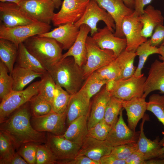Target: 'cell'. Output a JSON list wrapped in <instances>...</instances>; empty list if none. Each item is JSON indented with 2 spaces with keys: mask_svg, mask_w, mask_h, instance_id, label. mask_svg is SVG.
<instances>
[{
  "mask_svg": "<svg viewBox=\"0 0 164 164\" xmlns=\"http://www.w3.org/2000/svg\"><path fill=\"white\" fill-rule=\"evenodd\" d=\"M31 115L29 101L0 123V130L9 136L17 150L26 143L32 142L42 144L46 142V135L45 133L36 130L32 125Z\"/></svg>",
  "mask_w": 164,
  "mask_h": 164,
  "instance_id": "6da1fadb",
  "label": "cell"
},
{
  "mask_svg": "<svg viewBox=\"0 0 164 164\" xmlns=\"http://www.w3.org/2000/svg\"><path fill=\"white\" fill-rule=\"evenodd\" d=\"M56 84L64 88L70 95L81 89L85 80L82 68L72 56L61 59L47 70Z\"/></svg>",
  "mask_w": 164,
  "mask_h": 164,
  "instance_id": "7a4b0ae2",
  "label": "cell"
},
{
  "mask_svg": "<svg viewBox=\"0 0 164 164\" xmlns=\"http://www.w3.org/2000/svg\"><path fill=\"white\" fill-rule=\"evenodd\" d=\"M23 43L27 50L47 70L62 58V48L53 38L35 35L28 38Z\"/></svg>",
  "mask_w": 164,
  "mask_h": 164,
  "instance_id": "3957f363",
  "label": "cell"
},
{
  "mask_svg": "<svg viewBox=\"0 0 164 164\" xmlns=\"http://www.w3.org/2000/svg\"><path fill=\"white\" fill-rule=\"evenodd\" d=\"M50 24L38 22L24 25L7 27L2 24L0 26V39L8 40L17 46L29 37L49 32Z\"/></svg>",
  "mask_w": 164,
  "mask_h": 164,
  "instance_id": "277c9868",
  "label": "cell"
},
{
  "mask_svg": "<svg viewBox=\"0 0 164 164\" xmlns=\"http://www.w3.org/2000/svg\"><path fill=\"white\" fill-rule=\"evenodd\" d=\"M86 47L87 62L82 67L85 80L91 74L108 64L116 58L112 51L100 48L90 36L87 37Z\"/></svg>",
  "mask_w": 164,
  "mask_h": 164,
  "instance_id": "5b68a950",
  "label": "cell"
},
{
  "mask_svg": "<svg viewBox=\"0 0 164 164\" xmlns=\"http://www.w3.org/2000/svg\"><path fill=\"white\" fill-rule=\"evenodd\" d=\"M40 80L34 82L25 89L12 91L2 99L0 104V123L7 118L14 111L39 94Z\"/></svg>",
  "mask_w": 164,
  "mask_h": 164,
  "instance_id": "8992f818",
  "label": "cell"
},
{
  "mask_svg": "<svg viewBox=\"0 0 164 164\" xmlns=\"http://www.w3.org/2000/svg\"><path fill=\"white\" fill-rule=\"evenodd\" d=\"M146 78L142 73L138 77L133 75L126 79L115 80L110 92L112 96L123 101L142 97Z\"/></svg>",
  "mask_w": 164,
  "mask_h": 164,
  "instance_id": "52a82bcc",
  "label": "cell"
},
{
  "mask_svg": "<svg viewBox=\"0 0 164 164\" xmlns=\"http://www.w3.org/2000/svg\"><path fill=\"white\" fill-rule=\"evenodd\" d=\"M100 21L104 22L106 26L114 33L115 25L111 16L104 9L100 7L96 2L90 0L83 15L74 24L79 27L83 24L88 26L92 36L97 32V24Z\"/></svg>",
  "mask_w": 164,
  "mask_h": 164,
  "instance_id": "ba28073f",
  "label": "cell"
},
{
  "mask_svg": "<svg viewBox=\"0 0 164 164\" xmlns=\"http://www.w3.org/2000/svg\"><path fill=\"white\" fill-rule=\"evenodd\" d=\"M90 0H64L61 7L55 13L52 22L55 26L74 24L83 15Z\"/></svg>",
  "mask_w": 164,
  "mask_h": 164,
  "instance_id": "9c48e42d",
  "label": "cell"
},
{
  "mask_svg": "<svg viewBox=\"0 0 164 164\" xmlns=\"http://www.w3.org/2000/svg\"><path fill=\"white\" fill-rule=\"evenodd\" d=\"M19 5L35 21L50 24L55 13V5L51 0H21Z\"/></svg>",
  "mask_w": 164,
  "mask_h": 164,
  "instance_id": "30bf717a",
  "label": "cell"
},
{
  "mask_svg": "<svg viewBox=\"0 0 164 164\" xmlns=\"http://www.w3.org/2000/svg\"><path fill=\"white\" fill-rule=\"evenodd\" d=\"M45 144L50 150L57 161L74 159L78 155L81 146L66 138L63 135L48 133Z\"/></svg>",
  "mask_w": 164,
  "mask_h": 164,
  "instance_id": "8fae6325",
  "label": "cell"
},
{
  "mask_svg": "<svg viewBox=\"0 0 164 164\" xmlns=\"http://www.w3.org/2000/svg\"><path fill=\"white\" fill-rule=\"evenodd\" d=\"M143 26L134 11L131 15L124 18L121 29L127 42L125 50L135 52L141 44L147 40V38L141 34Z\"/></svg>",
  "mask_w": 164,
  "mask_h": 164,
  "instance_id": "7c38bea8",
  "label": "cell"
},
{
  "mask_svg": "<svg viewBox=\"0 0 164 164\" xmlns=\"http://www.w3.org/2000/svg\"><path fill=\"white\" fill-rule=\"evenodd\" d=\"M66 118V112L58 114L52 111L42 116H32L30 122L33 128L38 132L61 135L64 131Z\"/></svg>",
  "mask_w": 164,
  "mask_h": 164,
  "instance_id": "4fadbf2b",
  "label": "cell"
},
{
  "mask_svg": "<svg viewBox=\"0 0 164 164\" xmlns=\"http://www.w3.org/2000/svg\"><path fill=\"white\" fill-rule=\"evenodd\" d=\"M124 109L121 110L117 122L111 128L104 141L109 146L113 147L137 142L138 140L140 131H134L126 125L123 117Z\"/></svg>",
  "mask_w": 164,
  "mask_h": 164,
  "instance_id": "5bb4252c",
  "label": "cell"
},
{
  "mask_svg": "<svg viewBox=\"0 0 164 164\" xmlns=\"http://www.w3.org/2000/svg\"><path fill=\"white\" fill-rule=\"evenodd\" d=\"M0 19L4 26L12 27L26 25L37 22L25 12L18 4L1 2Z\"/></svg>",
  "mask_w": 164,
  "mask_h": 164,
  "instance_id": "9a60e30c",
  "label": "cell"
},
{
  "mask_svg": "<svg viewBox=\"0 0 164 164\" xmlns=\"http://www.w3.org/2000/svg\"><path fill=\"white\" fill-rule=\"evenodd\" d=\"M101 8L104 9L111 16L115 25L114 35L118 37L124 38L121 29V24L124 18L134 12L124 3L122 0H93Z\"/></svg>",
  "mask_w": 164,
  "mask_h": 164,
  "instance_id": "2e32d148",
  "label": "cell"
},
{
  "mask_svg": "<svg viewBox=\"0 0 164 164\" xmlns=\"http://www.w3.org/2000/svg\"><path fill=\"white\" fill-rule=\"evenodd\" d=\"M92 37L100 48L112 51L116 57L125 50L126 47L127 42L125 38L115 36L114 33L107 26L98 29L97 32Z\"/></svg>",
  "mask_w": 164,
  "mask_h": 164,
  "instance_id": "e0dca14e",
  "label": "cell"
},
{
  "mask_svg": "<svg viewBox=\"0 0 164 164\" xmlns=\"http://www.w3.org/2000/svg\"><path fill=\"white\" fill-rule=\"evenodd\" d=\"M79 28L74 24L68 23L60 25L52 31L39 35L53 38L60 44L63 50H68L76 40Z\"/></svg>",
  "mask_w": 164,
  "mask_h": 164,
  "instance_id": "ac0fdd59",
  "label": "cell"
},
{
  "mask_svg": "<svg viewBox=\"0 0 164 164\" xmlns=\"http://www.w3.org/2000/svg\"><path fill=\"white\" fill-rule=\"evenodd\" d=\"M90 100L80 90L75 94L70 95L66 111L68 125L80 116H88L91 108Z\"/></svg>",
  "mask_w": 164,
  "mask_h": 164,
  "instance_id": "d6986e66",
  "label": "cell"
},
{
  "mask_svg": "<svg viewBox=\"0 0 164 164\" xmlns=\"http://www.w3.org/2000/svg\"><path fill=\"white\" fill-rule=\"evenodd\" d=\"M90 32L91 29L88 26L85 24L81 25L76 40L67 51L63 54L61 59L72 56L77 64L82 67L87 62L86 42Z\"/></svg>",
  "mask_w": 164,
  "mask_h": 164,
  "instance_id": "ffe728a7",
  "label": "cell"
},
{
  "mask_svg": "<svg viewBox=\"0 0 164 164\" xmlns=\"http://www.w3.org/2000/svg\"><path fill=\"white\" fill-rule=\"evenodd\" d=\"M155 90L164 93V62L157 59L151 65L145 82L143 96L146 98Z\"/></svg>",
  "mask_w": 164,
  "mask_h": 164,
  "instance_id": "44dd1931",
  "label": "cell"
},
{
  "mask_svg": "<svg viewBox=\"0 0 164 164\" xmlns=\"http://www.w3.org/2000/svg\"><path fill=\"white\" fill-rule=\"evenodd\" d=\"M111 96L105 86L95 96L88 118V129L104 118L107 104Z\"/></svg>",
  "mask_w": 164,
  "mask_h": 164,
  "instance_id": "7402d4cb",
  "label": "cell"
},
{
  "mask_svg": "<svg viewBox=\"0 0 164 164\" xmlns=\"http://www.w3.org/2000/svg\"><path fill=\"white\" fill-rule=\"evenodd\" d=\"M145 98L142 96L129 101L122 100L123 108L125 110L127 116L128 126L134 131H135L138 123L143 118L147 110Z\"/></svg>",
  "mask_w": 164,
  "mask_h": 164,
  "instance_id": "603a6c76",
  "label": "cell"
},
{
  "mask_svg": "<svg viewBox=\"0 0 164 164\" xmlns=\"http://www.w3.org/2000/svg\"><path fill=\"white\" fill-rule=\"evenodd\" d=\"M112 147L107 145L104 141L98 140L88 135L81 146L77 155H84L99 162L102 157L111 153Z\"/></svg>",
  "mask_w": 164,
  "mask_h": 164,
  "instance_id": "cb8c5ba5",
  "label": "cell"
},
{
  "mask_svg": "<svg viewBox=\"0 0 164 164\" xmlns=\"http://www.w3.org/2000/svg\"><path fill=\"white\" fill-rule=\"evenodd\" d=\"M138 19L143 26L141 34L147 38L151 36L156 27L163 25L164 18L160 10L149 5L144 9L143 13L138 16Z\"/></svg>",
  "mask_w": 164,
  "mask_h": 164,
  "instance_id": "d4e9b609",
  "label": "cell"
},
{
  "mask_svg": "<svg viewBox=\"0 0 164 164\" xmlns=\"http://www.w3.org/2000/svg\"><path fill=\"white\" fill-rule=\"evenodd\" d=\"M147 119L144 116L140 126V135L137 142L138 150L142 155L145 160L159 157V152L162 147L158 137L152 141L148 138L144 131V125Z\"/></svg>",
  "mask_w": 164,
  "mask_h": 164,
  "instance_id": "484cf974",
  "label": "cell"
},
{
  "mask_svg": "<svg viewBox=\"0 0 164 164\" xmlns=\"http://www.w3.org/2000/svg\"><path fill=\"white\" fill-rule=\"evenodd\" d=\"M88 116H80L73 121L63 135L81 146L88 136Z\"/></svg>",
  "mask_w": 164,
  "mask_h": 164,
  "instance_id": "4316f807",
  "label": "cell"
},
{
  "mask_svg": "<svg viewBox=\"0 0 164 164\" xmlns=\"http://www.w3.org/2000/svg\"><path fill=\"white\" fill-rule=\"evenodd\" d=\"M43 74L16 65L10 74L13 79V91L23 90L27 85L36 78H41Z\"/></svg>",
  "mask_w": 164,
  "mask_h": 164,
  "instance_id": "83f0119b",
  "label": "cell"
},
{
  "mask_svg": "<svg viewBox=\"0 0 164 164\" xmlns=\"http://www.w3.org/2000/svg\"><path fill=\"white\" fill-rule=\"evenodd\" d=\"M16 65L35 72L44 74L48 72L46 69L27 50L23 43L18 46Z\"/></svg>",
  "mask_w": 164,
  "mask_h": 164,
  "instance_id": "f1b7e54d",
  "label": "cell"
},
{
  "mask_svg": "<svg viewBox=\"0 0 164 164\" xmlns=\"http://www.w3.org/2000/svg\"><path fill=\"white\" fill-rule=\"evenodd\" d=\"M18 53V46L12 42L0 39V59L8 68L10 74L12 71Z\"/></svg>",
  "mask_w": 164,
  "mask_h": 164,
  "instance_id": "f546056e",
  "label": "cell"
},
{
  "mask_svg": "<svg viewBox=\"0 0 164 164\" xmlns=\"http://www.w3.org/2000/svg\"><path fill=\"white\" fill-rule=\"evenodd\" d=\"M135 52L125 50L115 59L121 71V79H126L132 76L137 67L134 64Z\"/></svg>",
  "mask_w": 164,
  "mask_h": 164,
  "instance_id": "4dcf8cb0",
  "label": "cell"
},
{
  "mask_svg": "<svg viewBox=\"0 0 164 164\" xmlns=\"http://www.w3.org/2000/svg\"><path fill=\"white\" fill-rule=\"evenodd\" d=\"M147 110L154 114L164 128V95L154 94L150 96L147 102ZM162 133L163 137L159 141L161 147L164 146V131Z\"/></svg>",
  "mask_w": 164,
  "mask_h": 164,
  "instance_id": "1f68e13d",
  "label": "cell"
},
{
  "mask_svg": "<svg viewBox=\"0 0 164 164\" xmlns=\"http://www.w3.org/2000/svg\"><path fill=\"white\" fill-rule=\"evenodd\" d=\"M135 53L138 56L139 61L138 66L133 75L136 77L141 76L142 70L148 57L151 55L159 53V47L152 46L149 39L141 44L137 48Z\"/></svg>",
  "mask_w": 164,
  "mask_h": 164,
  "instance_id": "d6a6232c",
  "label": "cell"
},
{
  "mask_svg": "<svg viewBox=\"0 0 164 164\" xmlns=\"http://www.w3.org/2000/svg\"><path fill=\"white\" fill-rule=\"evenodd\" d=\"M108 81L101 79L94 72L86 78L80 90L90 99L101 91Z\"/></svg>",
  "mask_w": 164,
  "mask_h": 164,
  "instance_id": "836d02e7",
  "label": "cell"
},
{
  "mask_svg": "<svg viewBox=\"0 0 164 164\" xmlns=\"http://www.w3.org/2000/svg\"><path fill=\"white\" fill-rule=\"evenodd\" d=\"M40 78L38 94L51 104L56 91V84L48 71Z\"/></svg>",
  "mask_w": 164,
  "mask_h": 164,
  "instance_id": "e575fe53",
  "label": "cell"
},
{
  "mask_svg": "<svg viewBox=\"0 0 164 164\" xmlns=\"http://www.w3.org/2000/svg\"><path fill=\"white\" fill-rule=\"evenodd\" d=\"M123 108L122 100L111 96L107 104L104 118L111 128L117 122L118 116Z\"/></svg>",
  "mask_w": 164,
  "mask_h": 164,
  "instance_id": "d590c367",
  "label": "cell"
},
{
  "mask_svg": "<svg viewBox=\"0 0 164 164\" xmlns=\"http://www.w3.org/2000/svg\"><path fill=\"white\" fill-rule=\"evenodd\" d=\"M70 97L66 90L56 84V92L51 103L52 111L58 114L66 112Z\"/></svg>",
  "mask_w": 164,
  "mask_h": 164,
  "instance_id": "8d00e7d4",
  "label": "cell"
},
{
  "mask_svg": "<svg viewBox=\"0 0 164 164\" xmlns=\"http://www.w3.org/2000/svg\"><path fill=\"white\" fill-rule=\"evenodd\" d=\"M29 103L32 116H42L52 111L51 104L39 94L32 97Z\"/></svg>",
  "mask_w": 164,
  "mask_h": 164,
  "instance_id": "74e56055",
  "label": "cell"
},
{
  "mask_svg": "<svg viewBox=\"0 0 164 164\" xmlns=\"http://www.w3.org/2000/svg\"><path fill=\"white\" fill-rule=\"evenodd\" d=\"M15 146L9 136L0 131V164L14 156L16 153Z\"/></svg>",
  "mask_w": 164,
  "mask_h": 164,
  "instance_id": "f35d334b",
  "label": "cell"
},
{
  "mask_svg": "<svg viewBox=\"0 0 164 164\" xmlns=\"http://www.w3.org/2000/svg\"><path fill=\"white\" fill-rule=\"evenodd\" d=\"M7 68L0 60V98L1 101L13 91V79L9 75Z\"/></svg>",
  "mask_w": 164,
  "mask_h": 164,
  "instance_id": "ab89813d",
  "label": "cell"
},
{
  "mask_svg": "<svg viewBox=\"0 0 164 164\" xmlns=\"http://www.w3.org/2000/svg\"><path fill=\"white\" fill-rule=\"evenodd\" d=\"M115 59L108 64L95 71L101 79L109 81L120 79L121 71Z\"/></svg>",
  "mask_w": 164,
  "mask_h": 164,
  "instance_id": "60d3db41",
  "label": "cell"
},
{
  "mask_svg": "<svg viewBox=\"0 0 164 164\" xmlns=\"http://www.w3.org/2000/svg\"><path fill=\"white\" fill-rule=\"evenodd\" d=\"M39 144L29 142L22 145L17 152L29 164H36V152Z\"/></svg>",
  "mask_w": 164,
  "mask_h": 164,
  "instance_id": "b9f144b4",
  "label": "cell"
},
{
  "mask_svg": "<svg viewBox=\"0 0 164 164\" xmlns=\"http://www.w3.org/2000/svg\"><path fill=\"white\" fill-rule=\"evenodd\" d=\"M111 128L104 118L88 129V135L98 140L104 141Z\"/></svg>",
  "mask_w": 164,
  "mask_h": 164,
  "instance_id": "7bdbcfd3",
  "label": "cell"
},
{
  "mask_svg": "<svg viewBox=\"0 0 164 164\" xmlns=\"http://www.w3.org/2000/svg\"><path fill=\"white\" fill-rule=\"evenodd\" d=\"M138 150L137 142L131 143L112 147L110 154L118 159L125 160Z\"/></svg>",
  "mask_w": 164,
  "mask_h": 164,
  "instance_id": "ee69618b",
  "label": "cell"
},
{
  "mask_svg": "<svg viewBox=\"0 0 164 164\" xmlns=\"http://www.w3.org/2000/svg\"><path fill=\"white\" fill-rule=\"evenodd\" d=\"M56 162L52 152L45 143L38 145L36 164H56Z\"/></svg>",
  "mask_w": 164,
  "mask_h": 164,
  "instance_id": "f6af8a7d",
  "label": "cell"
},
{
  "mask_svg": "<svg viewBox=\"0 0 164 164\" xmlns=\"http://www.w3.org/2000/svg\"><path fill=\"white\" fill-rule=\"evenodd\" d=\"M151 37L149 40L152 46L156 47L161 46L164 41V26L159 25L156 27Z\"/></svg>",
  "mask_w": 164,
  "mask_h": 164,
  "instance_id": "bcb514c9",
  "label": "cell"
},
{
  "mask_svg": "<svg viewBox=\"0 0 164 164\" xmlns=\"http://www.w3.org/2000/svg\"><path fill=\"white\" fill-rule=\"evenodd\" d=\"M56 163L59 164H100L99 162L93 160L83 155H77L72 159L57 161Z\"/></svg>",
  "mask_w": 164,
  "mask_h": 164,
  "instance_id": "7dc6e473",
  "label": "cell"
},
{
  "mask_svg": "<svg viewBox=\"0 0 164 164\" xmlns=\"http://www.w3.org/2000/svg\"><path fill=\"white\" fill-rule=\"evenodd\" d=\"M125 160L126 164H145L146 161L138 150L132 153Z\"/></svg>",
  "mask_w": 164,
  "mask_h": 164,
  "instance_id": "c3c4849f",
  "label": "cell"
},
{
  "mask_svg": "<svg viewBox=\"0 0 164 164\" xmlns=\"http://www.w3.org/2000/svg\"><path fill=\"white\" fill-rule=\"evenodd\" d=\"M99 162L100 164H126L125 160L118 159L111 154L102 157Z\"/></svg>",
  "mask_w": 164,
  "mask_h": 164,
  "instance_id": "681fc988",
  "label": "cell"
},
{
  "mask_svg": "<svg viewBox=\"0 0 164 164\" xmlns=\"http://www.w3.org/2000/svg\"><path fill=\"white\" fill-rule=\"evenodd\" d=\"M152 0H134L135 12L139 16L144 12V7L150 3Z\"/></svg>",
  "mask_w": 164,
  "mask_h": 164,
  "instance_id": "f907efd6",
  "label": "cell"
},
{
  "mask_svg": "<svg viewBox=\"0 0 164 164\" xmlns=\"http://www.w3.org/2000/svg\"><path fill=\"white\" fill-rule=\"evenodd\" d=\"M26 162L17 152L9 159L3 162L2 164H27Z\"/></svg>",
  "mask_w": 164,
  "mask_h": 164,
  "instance_id": "816d5d0a",
  "label": "cell"
},
{
  "mask_svg": "<svg viewBox=\"0 0 164 164\" xmlns=\"http://www.w3.org/2000/svg\"><path fill=\"white\" fill-rule=\"evenodd\" d=\"M145 164H164V158L161 159H151L146 160Z\"/></svg>",
  "mask_w": 164,
  "mask_h": 164,
  "instance_id": "f5cc1de1",
  "label": "cell"
},
{
  "mask_svg": "<svg viewBox=\"0 0 164 164\" xmlns=\"http://www.w3.org/2000/svg\"><path fill=\"white\" fill-rule=\"evenodd\" d=\"M160 55L159 56L160 60L164 62V45H161L159 47Z\"/></svg>",
  "mask_w": 164,
  "mask_h": 164,
  "instance_id": "db71d44e",
  "label": "cell"
},
{
  "mask_svg": "<svg viewBox=\"0 0 164 164\" xmlns=\"http://www.w3.org/2000/svg\"><path fill=\"white\" fill-rule=\"evenodd\" d=\"M125 5L129 8L134 10V0H122Z\"/></svg>",
  "mask_w": 164,
  "mask_h": 164,
  "instance_id": "11a10c76",
  "label": "cell"
},
{
  "mask_svg": "<svg viewBox=\"0 0 164 164\" xmlns=\"http://www.w3.org/2000/svg\"><path fill=\"white\" fill-rule=\"evenodd\" d=\"M53 3L55 8L58 9L62 5V2L61 0H51Z\"/></svg>",
  "mask_w": 164,
  "mask_h": 164,
  "instance_id": "9f6ffc18",
  "label": "cell"
},
{
  "mask_svg": "<svg viewBox=\"0 0 164 164\" xmlns=\"http://www.w3.org/2000/svg\"><path fill=\"white\" fill-rule=\"evenodd\" d=\"M21 0H0L1 2H8L16 3L19 5Z\"/></svg>",
  "mask_w": 164,
  "mask_h": 164,
  "instance_id": "6f0895ef",
  "label": "cell"
},
{
  "mask_svg": "<svg viewBox=\"0 0 164 164\" xmlns=\"http://www.w3.org/2000/svg\"><path fill=\"white\" fill-rule=\"evenodd\" d=\"M164 154V146L162 147L159 152V158H162V155Z\"/></svg>",
  "mask_w": 164,
  "mask_h": 164,
  "instance_id": "680465c9",
  "label": "cell"
},
{
  "mask_svg": "<svg viewBox=\"0 0 164 164\" xmlns=\"http://www.w3.org/2000/svg\"><path fill=\"white\" fill-rule=\"evenodd\" d=\"M162 158H164V154L162 155Z\"/></svg>",
  "mask_w": 164,
  "mask_h": 164,
  "instance_id": "91938a15",
  "label": "cell"
},
{
  "mask_svg": "<svg viewBox=\"0 0 164 164\" xmlns=\"http://www.w3.org/2000/svg\"><path fill=\"white\" fill-rule=\"evenodd\" d=\"M164 45V42L162 43V45Z\"/></svg>",
  "mask_w": 164,
  "mask_h": 164,
  "instance_id": "94428289",
  "label": "cell"
}]
</instances>
